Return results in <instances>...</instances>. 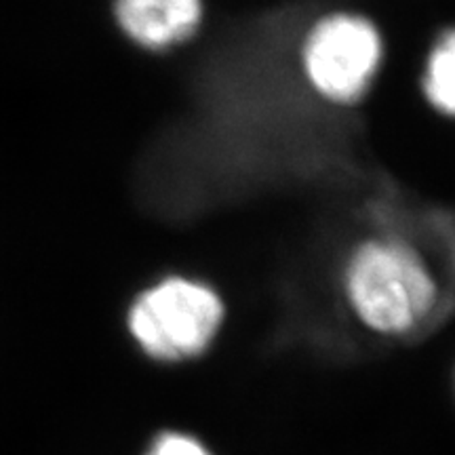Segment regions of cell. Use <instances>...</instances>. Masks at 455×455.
Returning a JSON list of instances; mask_svg holds the SVG:
<instances>
[{
  "label": "cell",
  "mask_w": 455,
  "mask_h": 455,
  "mask_svg": "<svg viewBox=\"0 0 455 455\" xmlns=\"http://www.w3.org/2000/svg\"><path fill=\"white\" fill-rule=\"evenodd\" d=\"M339 291L352 321L379 339L419 333L441 304V284L428 259L405 238L390 235L367 236L350 249Z\"/></svg>",
  "instance_id": "6da1fadb"
},
{
  "label": "cell",
  "mask_w": 455,
  "mask_h": 455,
  "mask_svg": "<svg viewBox=\"0 0 455 455\" xmlns=\"http://www.w3.org/2000/svg\"><path fill=\"white\" fill-rule=\"evenodd\" d=\"M118 30L148 53H169L201 32L204 0H112Z\"/></svg>",
  "instance_id": "277c9868"
},
{
  "label": "cell",
  "mask_w": 455,
  "mask_h": 455,
  "mask_svg": "<svg viewBox=\"0 0 455 455\" xmlns=\"http://www.w3.org/2000/svg\"><path fill=\"white\" fill-rule=\"evenodd\" d=\"M424 101L439 116L455 121V24L436 34L419 74Z\"/></svg>",
  "instance_id": "5b68a950"
},
{
  "label": "cell",
  "mask_w": 455,
  "mask_h": 455,
  "mask_svg": "<svg viewBox=\"0 0 455 455\" xmlns=\"http://www.w3.org/2000/svg\"><path fill=\"white\" fill-rule=\"evenodd\" d=\"M141 455H220L196 432L188 428H163L150 436Z\"/></svg>",
  "instance_id": "8992f818"
},
{
  "label": "cell",
  "mask_w": 455,
  "mask_h": 455,
  "mask_svg": "<svg viewBox=\"0 0 455 455\" xmlns=\"http://www.w3.org/2000/svg\"><path fill=\"white\" fill-rule=\"evenodd\" d=\"M226 301L212 283L167 275L135 295L127 331L135 348L156 365H186L203 358L226 325Z\"/></svg>",
  "instance_id": "7a4b0ae2"
},
{
  "label": "cell",
  "mask_w": 455,
  "mask_h": 455,
  "mask_svg": "<svg viewBox=\"0 0 455 455\" xmlns=\"http://www.w3.org/2000/svg\"><path fill=\"white\" fill-rule=\"evenodd\" d=\"M386 60V41L371 17L352 9L318 15L301 34L298 61L306 87L335 108L367 98Z\"/></svg>",
  "instance_id": "3957f363"
},
{
  "label": "cell",
  "mask_w": 455,
  "mask_h": 455,
  "mask_svg": "<svg viewBox=\"0 0 455 455\" xmlns=\"http://www.w3.org/2000/svg\"><path fill=\"white\" fill-rule=\"evenodd\" d=\"M453 388H455V379H453Z\"/></svg>",
  "instance_id": "52a82bcc"
}]
</instances>
